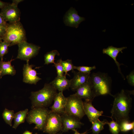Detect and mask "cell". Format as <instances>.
<instances>
[{
	"mask_svg": "<svg viewBox=\"0 0 134 134\" xmlns=\"http://www.w3.org/2000/svg\"><path fill=\"white\" fill-rule=\"evenodd\" d=\"M134 91L122 89L120 92L113 95L114 98L111 113L112 119H115L118 124L122 120H130L129 113L132 106Z\"/></svg>",
	"mask_w": 134,
	"mask_h": 134,
	"instance_id": "obj_1",
	"label": "cell"
},
{
	"mask_svg": "<svg viewBox=\"0 0 134 134\" xmlns=\"http://www.w3.org/2000/svg\"><path fill=\"white\" fill-rule=\"evenodd\" d=\"M88 81L95 97L111 94L112 80L107 73L98 72L91 74Z\"/></svg>",
	"mask_w": 134,
	"mask_h": 134,
	"instance_id": "obj_2",
	"label": "cell"
},
{
	"mask_svg": "<svg viewBox=\"0 0 134 134\" xmlns=\"http://www.w3.org/2000/svg\"><path fill=\"white\" fill-rule=\"evenodd\" d=\"M57 90L50 83H46L41 89L31 93L32 109L38 107L46 108L54 100Z\"/></svg>",
	"mask_w": 134,
	"mask_h": 134,
	"instance_id": "obj_3",
	"label": "cell"
},
{
	"mask_svg": "<svg viewBox=\"0 0 134 134\" xmlns=\"http://www.w3.org/2000/svg\"><path fill=\"white\" fill-rule=\"evenodd\" d=\"M2 40L9 43L10 46L26 40L25 32L20 21L8 24Z\"/></svg>",
	"mask_w": 134,
	"mask_h": 134,
	"instance_id": "obj_4",
	"label": "cell"
},
{
	"mask_svg": "<svg viewBox=\"0 0 134 134\" xmlns=\"http://www.w3.org/2000/svg\"><path fill=\"white\" fill-rule=\"evenodd\" d=\"M50 111L45 107L33 108L28 113L26 118L27 121L30 124H35L34 129L43 131Z\"/></svg>",
	"mask_w": 134,
	"mask_h": 134,
	"instance_id": "obj_5",
	"label": "cell"
},
{
	"mask_svg": "<svg viewBox=\"0 0 134 134\" xmlns=\"http://www.w3.org/2000/svg\"><path fill=\"white\" fill-rule=\"evenodd\" d=\"M82 99L74 94L67 97L65 113L80 119L85 115Z\"/></svg>",
	"mask_w": 134,
	"mask_h": 134,
	"instance_id": "obj_6",
	"label": "cell"
},
{
	"mask_svg": "<svg viewBox=\"0 0 134 134\" xmlns=\"http://www.w3.org/2000/svg\"><path fill=\"white\" fill-rule=\"evenodd\" d=\"M18 45V50L17 58L26 61L36 56L40 48L39 46L28 43L26 40Z\"/></svg>",
	"mask_w": 134,
	"mask_h": 134,
	"instance_id": "obj_7",
	"label": "cell"
},
{
	"mask_svg": "<svg viewBox=\"0 0 134 134\" xmlns=\"http://www.w3.org/2000/svg\"><path fill=\"white\" fill-rule=\"evenodd\" d=\"M62 124L61 115L50 110L43 130L44 132L54 134L61 131Z\"/></svg>",
	"mask_w": 134,
	"mask_h": 134,
	"instance_id": "obj_8",
	"label": "cell"
},
{
	"mask_svg": "<svg viewBox=\"0 0 134 134\" xmlns=\"http://www.w3.org/2000/svg\"><path fill=\"white\" fill-rule=\"evenodd\" d=\"M0 13L5 21L11 23L20 21V12L17 6L8 3L1 9Z\"/></svg>",
	"mask_w": 134,
	"mask_h": 134,
	"instance_id": "obj_9",
	"label": "cell"
},
{
	"mask_svg": "<svg viewBox=\"0 0 134 134\" xmlns=\"http://www.w3.org/2000/svg\"><path fill=\"white\" fill-rule=\"evenodd\" d=\"M61 116L62 124L61 131L63 132L80 128L84 124L81 122L80 119L66 113Z\"/></svg>",
	"mask_w": 134,
	"mask_h": 134,
	"instance_id": "obj_10",
	"label": "cell"
},
{
	"mask_svg": "<svg viewBox=\"0 0 134 134\" xmlns=\"http://www.w3.org/2000/svg\"><path fill=\"white\" fill-rule=\"evenodd\" d=\"M67 97L63 92H59L56 94L54 99V103L50 108L51 111L61 115L65 113Z\"/></svg>",
	"mask_w": 134,
	"mask_h": 134,
	"instance_id": "obj_11",
	"label": "cell"
},
{
	"mask_svg": "<svg viewBox=\"0 0 134 134\" xmlns=\"http://www.w3.org/2000/svg\"><path fill=\"white\" fill-rule=\"evenodd\" d=\"M29 62V60L27 61L23 67V81L26 83L35 85L41 78L37 75L36 70L33 68V65H30Z\"/></svg>",
	"mask_w": 134,
	"mask_h": 134,
	"instance_id": "obj_12",
	"label": "cell"
},
{
	"mask_svg": "<svg viewBox=\"0 0 134 134\" xmlns=\"http://www.w3.org/2000/svg\"><path fill=\"white\" fill-rule=\"evenodd\" d=\"M85 20L84 18L79 16L76 10L71 7L66 13L64 22L66 25L77 28L80 23Z\"/></svg>",
	"mask_w": 134,
	"mask_h": 134,
	"instance_id": "obj_13",
	"label": "cell"
},
{
	"mask_svg": "<svg viewBox=\"0 0 134 134\" xmlns=\"http://www.w3.org/2000/svg\"><path fill=\"white\" fill-rule=\"evenodd\" d=\"M92 100H85L83 102L85 115L91 123L99 119V117L103 113V111H98L94 107L92 104Z\"/></svg>",
	"mask_w": 134,
	"mask_h": 134,
	"instance_id": "obj_14",
	"label": "cell"
},
{
	"mask_svg": "<svg viewBox=\"0 0 134 134\" xmlns=\"http://www.w3.org/2000/svg\"><path fill=\"white\" fill-rule=\"evenodd\" d=\"M72 72L74 76L70 80V88L72 90L76 91L78 88L88 81L91 73H85L74 71Z\"/></svg>",
	"mask_w": 134,
	"mask_h": 134,
	"instance_id": "obj_15",
	"label": "cell"
},
{
	"mask_svg": "<svg viewBox=\"0 0 134 134\" xmlns=\"http://www.w3.org/2000/svg\"><path fill=\"white\" fill-rule=\"evenodd\" d=\"M74 94L79 98L85 100H93L95 97L91 85L88 81L81 86L76 90Z\"/></svg>",
	"mask_w": 134,
	"mask_h": 134,
	"instance_id": "obj_16",
	"label": "cell"
},
{
	"mask_svg": "<svg viewBox=\"0 0 134 134\" xmlns=\"http://www.w3.org/2000/svg\"><path fill=\"white\" fill-rule=\"evenodd\" d=\"M127 48V47H126L117 48L114 47L112 46H108L106 48L103 49L102 50V52L103 54L108 55L114 60L117 67L118 72L121 74L124 80H125V79L121 71L120 68V66L123 65V64L119 63L116 60V57L120 52L122 53V51Z\"/></svg>",
	"mask_w": 134,
	"mask_h": 134,
	"instance_id": "obj_17",
	"label": "cell"
},
{
	"mask_svg": "<svg viewBox=\"0 0 134 134\" xmlns=\"http://www.w3.org/2000/svg\"><path fill=\"white\" fill-rule=\"evenodd\" d=\"M50 83L59 92H63L70 87V80L67 79L66 76H57Z\"/></svg>",
	"mask_w": 134,
	"mask_h": 134,
	"instance_id": "obj_18",
	"label": "cell"
},
{
	"mask_svg": "<svg viewBox=\"0 0 134 134\" xmlns=\"http://www.w3.org/2000/svg\"><path fill=\"white\" fill-rule=\"evenodd\" d=\"M14 60L12 58L9 61H4L3 59L0 61V75L1 77L2 76L9 75H13L16 73V71L13 66H12L11 62Z\"/></svg>",
	"mask_w": 134,
	"mask_h": 134,
	"instance_id": "obj_19",
	"label": "cell"
},
{
	"mask_svg": "<svg viewBox=\"0 0 134 134\" xmlns=\"http://www.w3.org/2000/svg\"><path fill=\"white\" fill-rule=\"evenodd\" d=\"M28 112V109H26L15 113L14 118V123L13 128L16 129L20 124L24 123Z\"/></svg>",
	"mask_w": 134,
	"mask_h": 134,
	"instance_id": "obj_20",
	"label": "cell"
},
{
	"mask_svg": "<svg viewBox=\"0 0 134 134\" xmlns=\"http://www.w3.org/2000/svg\"><path fill=\"white\" fill-rule=\"evenodd\" d=\"M108 122L105 120L101 121L98 119L92 123L91 129L92 134H99L104 129V126L107 124Z\"/></svg>",
	"mask_w": 134,
	"mask_h": 134,
	"instance_id": "obj_21",
	"label": "cell"
},
{
	"mask_svg": "<svg viewBox=\"0 0 134 134\" xmlns=\"http://www.w3.org/2000/svg\"><path fill=\"white\" fill-rule=\"evenodd\" d=\"M15 114L13 110L6 108L4 109L3 112L2 116L4 121L10 126H12V122L14 119Z\"/></svg>",
	"mask_w": 134,
	"mask_h": 134,
	"instance_id": "obj_22",
	"label": "cell"
},
{
	"mask_svg": "<svg viewBox=\"0 0 134 134\" xmlns=\"http://www.w3.org/2000/svg\"><path fill=\"white\" fill-rule=\"evenodd\" d=\"M119 124L120 131L122 132H127L134 128V121L131 122L130 120H124L120 122Z\"/></svg>",
	"mask_w": 134,
	"mask_h": 134,
	"instance_id": "obj_23",
	"label": "cell"
},
{
	"mask_svg": "<svg viewBox=\"0 0 134 134\" xmlns=\"http://www.w3.org/2000/svg\"><path fill=\"white\" fill-rule=\"evenodd\" d=\"M60 53L56 50H53L45 54L44 58V64L48 65L50 64L55 63V58L56 55H60Z\"/></svg>",
	"mask_w": 134,
	"mask_h": 134,
	"instance_id": "obj_24",
	"label": "cell"
},
{
	"mask_svg": "<svg viewBox=\"0 0 134 134\" xmlns=\"http://www.w3.org/2000/svg\"><path fill=\"white\" fill-rule=\"evenodd\" d=\"M110 122H108L107 124L109 127V130L112 134H119L120 131L119 124L113 119Z\"/></svg>",
	"mask_w": 134,
	"mask_h": 134,
	"instance_id": "obj_25",
	"label": "cell"
},
{
	"mask_svg": "<svg viewBox=\"0 0 134 134\" xmlns=\"http://www.w3.org/2000/svg\"><path fill=\"white\" fill-rule=\"evenodd\" d=\"M62 64L63 66L64 72L65 73L64 75L66 76L67 75H69L67 73L68 72L72 70V72L74 70V66L71 60L67 59L65 61H62Z\"/></svg>",
	"mask_w": 134,
	"mask_h": 134,
	"instance_id": "obj_26",
	"label": "cell"
},
{
	"mask_svg": "<svg viewBox=\"0 0 134 134\" xmlns=\"http://www.w3.org/2000/svg\"><path fill=\"white\" fill-rule=\"evenodd\" d=\"M10 44L6 41H1L0 43V58L3 59V57L6 54L8 51V47H10Z\"/></svg>",
	"mask_w": 134,
	"mask_h": 134,
	"instance_id": "obj_27",
	"label": "cell"
},
{
	"mask_svg": "<svg viewBox=\"0 0 134 134\" xmlns=\"http://www.w3.org/2000/svg\"><path fill=\"white\" fill-rule=\"evenodd\" d=\"M62 61L61 59H59L54 64V66L56 70L57 76L58 77L64 75V68L62 64Z\"/></svg>",
	"mask_w": 134,
	"mask_h": 134,
	"instance_id": "obj_28",
	"label": "cell"
},
{
	"mask_svg": "<svg viewBox=\"0 0 134 134\" xmlns=\"http://www.w3.org/2000/svg\"><path fill=\"white\" fill-rule=\"evenodd\" d=\"M74 69H76L79 72L84 73H91V71L92 70L96 69V67L95 66L92 67L74 66Z\"/></svg>",
	"mask_w": 134,
	"mask_h": 134,
	"instance_id": "obj_29",
	"label": "cell"
},
{
	"mask_svg": "<svg viewBox=\"0 0 134 134\" xmlns=\"http://www.w3.org/2000/svg\"><path fill=\"white\" fill-rule=\"evenodd\" d=\"M128 82L130 85L134 86V71H132L126 76Z\"/></svg>",
	"mask_w": 134,
	"mask_h": 134,
	"instance_id": "obj_30",
	"label": "cell"
},
{
	"mask_svg": "<svg viewBox=\"0 0 134 134\" xmlns=\"http://www.w3.org/2000/svg\"><path fill=\"white\" fill-rule=\"evenodd\" d=\"M7 27L0 25V37L2 40L5 33Z\"/></svg>",
	"mask_w": 134,
	"mask_h": 134,
	"instance_id": "obj_31",
	"label": "cell"
},
{
	"mask_svg": "<svg viewBox=\"0 0 134 134\" xmlns=\"http://www.w3.org/2000/svg\"><path fill=\"white\" fill-rule=\"evenodd\" d=\"M8 24L5 21L3 16L0 13V25L7 27Z\"/></svg>",
	"mask_w": 134,
	"mask_h": 134,
	"instance_id": "obj_32",
	"label": "cell"
},
{
	"mask_svg": "<svg viewBox=\"0 0 134 134\" xmlns=\"http://www.w3.org/2000/svg\"><path fill=\"white\" fill-rule=\"evenodd\" d=\"M22 0H12V4L16 6H17L18 4L21 2L22 1Z\"/></svg>",
	"mask_w": 134,
	"mask_h": 134,
	"instance_id": "obj_33",
	"label": "cell"
},
{
	"mask_svg": "<svg viewBox=\"0 0 134 134\" xmlns=\"http://www.w3.org/2000/svg\"><path fill=\"white\" fill-rule=\"evenodd\" d=\"M8 3L0 0V9H2L7 5Z\"/></svg>",
	"mask_w": 134,
	"mask_h": 134,
	"instance_id": "obj_34",
	"label": "cell"
},
{
	"mask_svg": "<svg viewBox=\"0 0 134 134\" xmlns=\"http://www.w3.org/2000/svg\"><path fill=\"white\" fill-rule=\"evenodd\" d=\"M73 131L74 132V134H87V133H88V131H86L82 133H80L78 132L75 129Z\"/></svg>",
	"mask_w": 134,
	"mask_h": 134,
	"instance_id": "obj_35",
	"label": "cell"
},
{
	"mask_svg": "<svg viewBox=\"0 0 134 134\" xmlns=\"http://www.w3.org/2000/svg\"><path fill=\"white\" fill-rule=\"evenodd\" d=\"M32 133L28 131H25L23 134H32Z\"/></svg>",
	"mask_w": 134,
	"mask_h": 134,
	"instance_id": "obj_36",
	"label": "cell"
},
{
	"mask_svg": "<svg viewBox=\"0 0 134 134\" xmlns=\"http://www.w3.org/2000/svg\"><path fill=\"white\" fill-rule=\"evenodd\" d=\"M132 134H134V129H133L132 130Z\"/></svg>",
	"mask_w": 134,
	"mask_h": 134,
	"instance_id": "obj_37",
	"label": "cell"
},
{
	"mask_svg": "<svg viewBox=\"0 0 134 134\" xmlns=\"http://www.w3.org/2000/svg\"><path fill=\"white\" fill-rule=\"evenodd\" d=\"M2 41V40L1 39L0 37V43Z\"/></svg>",
	"mask_w": 134,
	"mask_h": 134,
	"instance_id": "obj_38",
	"label": "cell"
},
{
	"mask_svg": "<svg viewBox=\"0 0 134 134\" xmlns=\"http://www.w3.org/2000/svg\"><path fill=\"white\" fill-rule=\"evenodd\" d=\"M60 134V133H56V134Z\"/></svg>",
	"mask_w": 134,
	"mask_h": 134,
	"instance_id": "obj_39",
	"label": "cell"
},
{
	"mask_svg": "<svg viewBox=\"0 0 134 134\" xmlns=\"http://www.w3.org/2000/svg\"><path fill=\"white\" fill-rule=\"evenodd\" d=\"M1 77V76H0V78Z\"/></svg>",
	"mask_w": 134,
	"mask_h": 134,
	"instance_id": "obj_40",
	"label": "cell"
}]
</instances>
